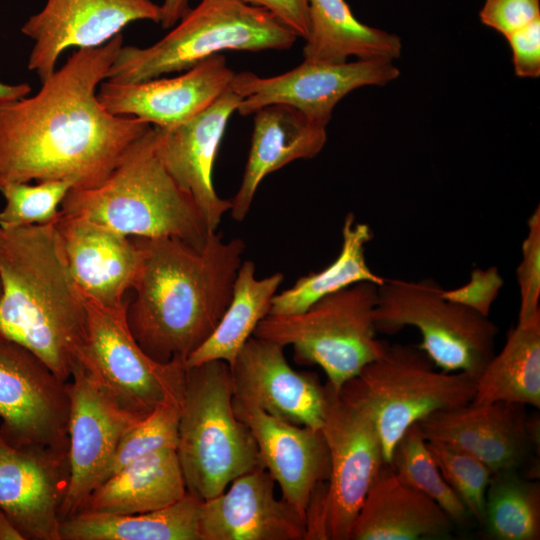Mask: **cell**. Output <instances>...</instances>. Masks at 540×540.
I'll use <instances>...</instances> for the list:
<instances>
[{
    "label": "cell",
    "instance_id": "cell-7",
    "mask_svg": "<svg viewBox=\"0 0 540 540\" xmlns=\"http://www.w3.org/2000/svg\"><path fill=\"white\" fill-rule=\"evenodd\" d=\"M419 346L388 344L385 353L347 381L339 393L363 409L389 463L404 433L427 416L470 403L476 378L437 371Z\"/></svg>",
    "mask_w": 540,
    "mask_h": 540
},
{
    "label": "cell",
    "instance_id": "cell-21",
    "mask_svg": "<svg viewBox=\"0 0 540 540\" xmlns=\"http://www.w3.org/2000/svg\"><path fill=\"white\" fill-rule=\"evenodd\" d=\"M55 225L84 299L109 309L126 307L141 265L133 238L78 216L61 214Z\"/></svg>",
    "mask_w": 540,
    "mask_h": 540
},
{
    "label": "cell",
    "instance_id": "cell-20",
    "mask_svg": "<svg viewBox=\"0 0 540 540\" xmlns=\"http://www.w3.org/2000/svg\"><path fill=\"white\" fill-rule=\"evenodd\" d=\"M241 96L229 88L206 109L169 129H160L157 151L167 172L195 202L210 232H216L231 200L213 185V168L226 125Z\"/></svg>",
    "mask_w": 540,
    "mask_h": 540
},
{
    "label": "cell",
    "instance_id": "cell-37",
    "mask_svg": "<svg viewBox=\"0 0 540 540\" xmlns=\"http://www.w3.org/2000/svg\"><path fill=\"white\" fill-rule=\"evenodd\" d=\"M527 235L522 242L521 262L517 267L520 291L518 322H525L540 313V207L527 221Z\"/></svg>",
    "mask_w": 540,
    "mask_h": 540
},
{
    "label": "cell",
    "instance_id": "cell-29",
    "mask_svg": "<svg viewBox=\"0 0 540 540\" xmlns=\"http://www.w3.org/2000/svg\"><path fill=\"white\" fill-rule=\"evenodd\" d=\"M283 280L281 272L258 279L254 262H242L227 309L212 334L186 359V368L214 360L230 367L259 322L269 314Z\"/></svg>",
    "mask_w": 540,
    "mask_h": 540
},
{
    "label": "cell",
    "instance_id": "cell-1",
    "mask_svg": "<svg viewBox=\"0 0 540 540\" xmlns=\"http://www.w3.org/2000/svg\"><path fill=\"white\" fill-rule=\"evenodd\" d=\"M123 36L78 49L42 81L40 90L0 104V184L70 180L100 184L152 125L109 113L99 102Z\"/></svg>",
    "mask_w": 540,
    "mask_h": 540
},
{
    "label": "cell",
    "instance_id": "cell-28",
    "mask_svg": "<svg viewBox=\"0 0 540 540\" xmlns=\"http://www.w3.org/2000/svg\"><path fill=\"white\" fill-rule=\"evenodd\" d=\"M187 494L167 507L134 514L78 513L61 521V540H200L199 506Z\"/></svg>",
    "mask_w": 540,
    "mask_h": 540
},
{
    "label": "cell",
    "instance_id": "cell-35",
    "mask_svg": "<svg viewBox=\"0 0 540 540\" xmlns=\"http://www.w3.org/2000/svg\"><path fill=\"white\" fill-rule=\"evenodd\" d=\"M427 447L445 481L480 525L491 470L479 459L450 444L426 440Z\"/></svg>",
    "mask_w": 540,
    "mask_h": 540
},
{
    "label": "cell",
    "instance_id": "cell-24",
    "mask_svg": "<svg viewBox=\"0 0 540 540\" xmlns=\"http://www.w3.org/2000/svg\"><path fill=\"white\" fill-rule=\"evenodd\" d=\"M251 146L241 185L231 200L230 214L237 222L247 216L263 179L298 159L315 157L327 141L326 127L297 109L272 104L254 112Z\"/></svg>",
    "mask_w": 540,
    "mask_h": 540
},
{
    "label": "cell",
    "instance_id": "cell-5",
    "mask_svg": "<svg viewBox=\"0 0 540 540\" xmlns=\"http://www.w3.org/2000/svg\"><path fill=\"white\" fill-rule=\"evenodd\" d=\"M176 451L187 492L202 501L262 465L251 432L234 412L226 362L187 368Z\"/></svg>",
    "mask_w": 540,
    "mask_h": 540
},
{
    "label": "cell",
    "instance_id": "cell-43",
    "mask_svg": "<svg viewBox=\"0 0 540 540\" xmlns=\"http://www.w3.org/2000/svg\"><path fill=\"white\" fill-rule=\"evenodd\" d=\"M30 92L28 83L8 84L0 81V104L28 96Z\"/></svg>",
    "mask_w": 540,
    "mask_h": 540
},
{
    "label": "cell",
    "instance_id": "cell-31",
    "mask_svg": "<svg viewBox=\"0 0 540 540\" xmlns=\"http://www.w3.org/2000/svg\"><path fill=\"white\" fill-rule=\"evenodd\" d=\"M373 238L366 223L348 213L342 227V245L336 259L327 267L300 277L290 288L276 294L270 315H290L305 311L320 299L359 282L380 285L384 277L368 266L365 246Z\"/></svg>",
    "mask_w": 540,
    "mask_h": 540
},
{
    "label": "cell",
    "instance_id": "cell-44",
    "mask_svg": "<svg viewBox=\"0 0 540 540\" xmlns=\"http://www.w3.org/2000/svg\"><path fill=\"white\" fill-rule=\"evenodd\" d=\"M0 540H25L11 518L0 509Z\"/></svg>",
    "mask_w": 540,
    "mask_h": 540
},
{
    "label": "cell",
    "instance_id": "cell-40",
    "mask_svg": "<svg viewBox=\"0 0 540 540\" xmlns=\"http://www.w3.org/2000/svg\"><path fill=\"white\" fill-rule=\"evenodd\" d=\"M515 74L522 78L540 76V19L507 37Z\"/></svg>",
    "mask_w": 540,
    "mask_h": 540
},
{
    "label": "cell",
    "instance_id": "cell-22",
    "mask_svg": "<svg viewBox=\"0 0 540 540\" xmlns=\"http://www.w3.org/2000/svg\"><path fill=\"white\" fill-rule=\"evenodd\" d=\"M262 466L238 476L220 494L201 501L200 540H305V522L274 493Z\"/></svg>",
    "mask_w": 540,
    "mask_h": 540
},
{
    "label": "cell",
    "instance_id": "cell-15",
    "mask_svg": "<svg viewBox=\"0 0 540 540\" xmlns=\"http://www.w3.org/2000/svg\"><path fill=\"white\" fill-rule=\"evenodd\" d=\"M139 20L159 23L160 5L151 0H47L21 28L33 41L28 69L42 82L66 49L99 47Z\"/></svg>",
    "mask_w": 540,
    "mask_h": 540
},
{
    "label": "cell",
    "instance_id": "cell-6",
    "mask_svg": "<svg viewBox=\"0 0 540 540\" xmlns=\"http://www.w3.org/2000/svg\"><path fill=\"white\" fill-rule=\"evenodd\" d=\"M298 36L270 12L241 0H201L148 47L123 46L107 73L119 84L185 71L223 51L285 50Z\"/></svg>",
    "mask_w": 540,
    "mask_h": 540
},
{
    "label": "cell",
    "instance_id": "cell-3",
    "mask_svg": "<svg viewBox=\"0 0 540 540\" xmlns=\"http://www.w3.org/2000/svg\"><path fill=\"white\" fill-rule=\"evenodd\" d=\"M0 278V335L69 382L87 341L88 311L55 223L0 227Z\"/></svg>",
    "mask_w": 540,
    "mask_h": 540
},
{
    "label": "cell",
    "instance_id": "cell-12",
    "mask_svg": "<svg viewBox=\"0 0 540 540\" xmlns=\"http://www.w3.org/2000/svg\"><path fill=\"white\" fill-rule=\"evenodd\" d=\"M69 382L0 335V434L19 448L68 458Z\"/></svg>",
    "mask_w": 540,
    "mask_h": 540
},
{
    "label": "cell",
    "instance_id": "cell-19",
    "mask_svg": "<svg viewBox=\"0 0 540 540\" xmlns=\"http://www.w3.org/2000/svg\"><path fill=\"white\" fill-rule=\"evenodd\" d=\"M233 409L251 432L260 462L279 484L281 498L305 522L313 493L329 476V451L321 430L289 423L234 396Z\"/></svg>",
    "mask_w": 540,
    "mask_h": 540
},
{
    "label": "cell",
    "instance_id": "cell-32",
    "mask_svg": "<svg viewBox=\"0 0 540 540\" xmlns=\"http://www.w3.org/2000/svg\"><path fill=\"white\" fill-rule=\"evenodd\" d=\"M517 472L495 473L490 478L481 525L493 539L540 538L539 483L522 479Z\"/></svg>",
    "mask_w": 540,
    "mask_h": 540
},
{
    "label": "cell",
    "instance_id": "cell-14",
    "mask_svg": "<svg viewBox=\"0 0 540 540\" xmlns=\"http://www.w3.org/2000/svg\"><path fill=\"white\" fill-rule=\"evenodd\" d=\"M69 478L61 520L76 515L102 483L124 435L141 419L121 408L78 362L69 381Z\"/></svg>",
    "mask_w": 540,
    "mask_h": 540
},
{
    "label": "cell",
    "instance_id": "cell-4",
    "mask_svg": "<svg viewBox=\"0 0 540 540\" xmlns=\"http://www.w3.org/2000/svg\"><path fill=\"white\" fill-rule=\"evenodd\" d=\"M155 126L137 139L100 184L71 189L60 212L130 237H173L202 247L210 233L193 199L173 180L158 151Z\"/></svg>",
    "mask_w": 540,
    "mask_h": 540
},
{
    "label": "cell",
    "instance_id": "cell-13",
    "mask_svg": "<svg viewBox=\"0 0 540 540\" xmlns=\"http://www.w3.org/2000/svg\"><path fill=\"white\" fill-rule=\"evenodd\" d=\"M399 69L383 59L325 63L304 60L295 68L270 77L252 72L234 74L230 88L241 96L237 111L252 115L272 104L291 106L326 127L335 106L353 90L383 86L398 78Z\"/></svg>",
    "mask_w": 540,
    "mask_h": 540
},
{
    "label": "cell",
    "instance_id": "cell-33",
    "mask_svg": "<svg viewBox=\"0 0 540 540\" xmlns=\"http://www.w3.org/2000/svg\"><path fill=\"white\" fill-rule=\"evenodd\" d=\"M388 464L401 482L433 500L453 523L464 525L472 518L440 473L418 423L397 442Z\"/></svg>",
    "mask_w": 540,
    "mask_h": 540
},
{
    "label": "cell",
    "instance_id": "cell-16",
    "mask_svg": "<svg viewBox=\"0 0 540 540\" xmlns=\"http://www.w3.org/2000/svg\"><path fill=\"white\" fill-rule=\"evenodd\" d=\"M284 346L252 336L230 366L233 396L292 424L321 430L326 386L309 372L294 370Z\"/></svg>",
    "mask_w": 540,
    "mask_h": 540
},
{
    "label": "cell",
    "instance_id": "cell-36",
    "mask_svg": "<svg viewBox=\"0 0 540 540\" xmlns=\"http://www.w3.org/2000/svg\"><path fill=\"white\" fill-rule=\"evenodd\" d=\"M180 407H158L136 423L122 438L106 479L129 462L146 454L165 448L176 449Z\"/></svg>",
    "mask_w": 540,
    "mask_h": 540
},
{
    "label": "cell",
    "instance_id": "cell-25",
    "mask_svg": "<svg viewBox=\"0 0 540 540\" xmlns=\"http://www.w3.org/2000/svg\"><path fill=\"white\" fill-rule=\"evenodd\" d=\"M453 522L426 495L401 482L388 463L375 477L348 540L449 538Z\"/></svg>",
    "mask_w": 540,
    "mask_h": 540
},
{
    "label": "cell",
    "instance_id": "cell-18",
    "mask_svg": "<svg viewBox=\"0 0 540 540\" xmlns=\"http://www.w3.org/2000/svg\"><path fill=\"white\" fill-rule=\"evenodd\" d=\"M234 72L224 55L206 58L181 75L138 83L102 82L97 97L111 114L141 119L160 129L173 128L211 105L230 86Z\"/></svg>",
    "mask_w": 540,
    "mask_h": 540
},
{
    "label": "cell",
    "instance_id": "cell-17",
    "mask_svg": "<svg viewBox=\"0 0 540 540\" xmlns=\"http://www.w3.org/2000/svg\"><path fill=\"white\" fill-rule=\"evenodd\" d=\"M525 406L496 401L468 403L435 412L418 425L426 440L455 446L483 462L492 474L518 471L536 439L538 422L528 419Z\"/></svg>",
    "mask_w": 540,
    "mask_h": 540
},
{
    "label": "cell",
    "instance_id": "cell-23",
    "mask_svg": "<svg viewBox=\"0 0 540 540\" xmlns=\"http://www.w3.org/2000/svg\"><path fill=\"white\" fill-rule=\"evenodd\" d=\"M68 478V458L15 447L0 434V509L25 539L61 540L60 510Z\"/></svg>",
    "mask_w": 540,
    "mask_h": 540
},
{
    "label": "cell",
    "instance_id": "cell-11",
    "mask_svg": "<svg viewBox=\"0 0 540 540\" xmlns=\"http://www.w3.org/2000/svg\"><path fill=\"white\" fill-rule=\"evenodd\" d=\"M88 336L80 363L124 410L144 418L164 405L181 406L185 362L161 363L139 346L126 319L127 306L109 309L85 300Z\"/></svg>",
    "mask_w": 540,
    "mask_h": 540
},
{
    "label": "cell",
    "instance_id": "cell-10",
    "mask_svg": "<svg viewBox=\"0 0 540 540\" xmlns=\"http://www.w3.org/2000/svg\"><path fill=\"white\" fill-rule=\"evenodd\" d=\"M321 432L330 459L329 476L313 493L305 540H348L351 527L378 472L386 463L373 421L329 383Z\"/></svg>",
    "mask_w": 540,
    "mask_h": 540
},
{
    "label": "cell",
    "instance_id": "cell-42",
    "mask_svg": "<svg viewBox=\"0 0 540 540\" xmlns=\"http://www.w3.org/2000/svg\"><path fill=\"white\" fill-rule=\"evenodd\" d=\"M160 7V23L164 28H171L176 25V23L180 21L191 9L189 7V0H163Z\"/></svg>",
    "mask_w": 540,
    "mask_h": 540
},
{
    "label": "cell",
    "instance_id": "cell-34",
    "mask_svg": "<svg viewBox=\"0 0 540 540\" xmlns=\"http://www.w3.org/2000/svg\"><path fill=\"white\" fill-rule=\"evenodd\" d=\"M74 188L70 180H46L32 185L28 182L0 184L5 204L0 211V227L13 228L55 223L61 215V205Z\"/></svg>",
    "mask_w": 540,
    "mask_h": 540
},
{
    "label": "cell",
    "instance_id": "cell-2",
    "mask_svg": "<svg viewBox=\"0 0 540 540\" xmlns=\"http://www.w3.org/2000/svg\"><path fill=\"white\" fill-rule=\"evenodd\" d=\"M132 238L141 265L126 310L130 332L152 359L185 362L227 309L246 245L216 232L202 247L173 237Z\"/></svg>",
    "mask_w": 540,
    "mask_h": 540
},
{
    "label": "cell",
    "instance_id": "cell-9",
    "mask_svg": "<svg viewBox=\"0 0 540 540\" xmlns=\"http://www.w3.org/2000/svg\"><path fill=\"white\" fill-rule=\"evenodd\" d=\"M431 279L384 278L377 286L378 332L394 334L404 327L419 330L418 345L444 372H463L477 379L493 357L497 326L467 307L449 301Z\"/></svg>",
    "mask_w": 540,
    "mask_h": 540
},
{
    "label": "cell",
    "instance_id": "cell-27",
    "mask_svg": "<svg viewBox=\"0 0 540 540\" xmlns=\"http://www.w3.org/2000/svg\"><path fill=\"white\" fill-rule=\"evenodd\" d=\"M309 33L304 60L343 63L359 60L393 61L401 55L399 36L360 22L345 0H308Z\"/></svg>",
    "mask_w": 540,
    "mask_h": 540
},
{
    "label": "cell",
    "instance_id": "cell-41",
    "mask_svg": "<svg viewBox=\"0 0 540 540\" xmlns=\"http://www.w3.org/2000/svg\"><path fill=\"white\" fill-rule=\"evenodd\" d=\"M273 14L298 37L307 38L309 33L308 0H241Z\"/></svg>",
    "mask_w": 540,
    "mask_h": 540
},
{
    "label": "cell",
    "instance_id": "cell-38",
    "mask_svg": "<svg viewBox=\"0 0 540 540\" xmlns=\"http://www.w3.org/2000/svg\"><path fill=\"white\" fill-rule=\"evenodd\" d=\"M504 280L495 266L475 268L464 285L442 291L444 298L488 317Z\"/></svg>",
    "mask_w": 540,
    "mask_h": 540
},
{
    "label": "cell",
    "instance_id": "cell-26",
    "mask_svg": "<svg viewBox=\"0 0 540 540\" xmlns=\"http://www.w3.org/2000/svg\"><path fill=\"white\" fill-rule=\"evenodd\" d=\"M186 494L177 451L165 448L139 457L109 476L91 492L78 513L149 512L174 504Z\"/></svg>",
    "mask_w": 540,
    "mask_h": 540
},
{
    "label": "cell",
    "instance_id": "cell-30",
    "mask_svg": "<svg viewBox=\"0 0 540 540\" xmlns=\"http://www.w3.org/2000/svg\"><path fill=\"white\" fill-rule=\"evenodd\" d=\"M496 401L540 407V313L517 322L477 377L471 402Z\"/></svg>",
    "mask_w": 540,
    "mask_h": 540
},
{
    "label": "cell",
    "instance_id": "cell-45",
    "mask_svg": "<svg viewBox=\"0 0 540 540\" xmlns=\"http://www.w3.org/2000/svg\"><path fill=\"white\" fill-rule=\"evenodd\" d=\"M1 294H2V283H1V278H0V297H1Z\"/></svg>",
    "mask_w": 540,
    "mask_h": 540
},
{
    "label": "cell",
    "instance_id": "cell-39",
    "mask_svg": "<svg viewBox=\"0 0 540 540\" xmlns=\"http://www.w3.org/2000/svg\"><path fill=\"white\" fill-rule=\"evenodd\" d=\"M481 22L504 37L540 19L539 0H485Z\"/></svg>",
    "mask_w": 540,
    "mask_h": 540
},
{
    "label": "cell",
    "instance_id": "cell-8",
    "mask_svg": "<svg viewBox=\"0 0 540 540\" xmlns=\"http://www.w3.org/2000/svg\"><path fill=\"white\" fill-rule=\"evenodd\" d=\"M377 284L359 282L332 293L305 311L268 314L253 336L291 346L301 364L318 365L336 391L369 363L388 343L377 338Z\"/></svg>",
    "mask_w": 540,
    "mask_h": 540
}]
</instances>
